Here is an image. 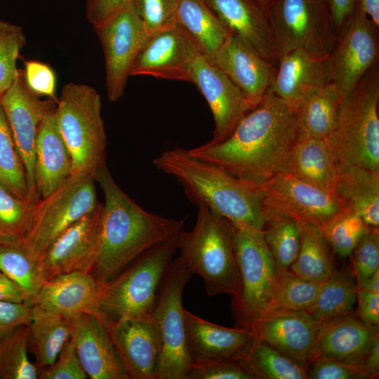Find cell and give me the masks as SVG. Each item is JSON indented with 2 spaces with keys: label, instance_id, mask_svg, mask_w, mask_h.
<instances>
[{
  "label": "cell",
  "instance_id": "6da1fadb",
  "mask_svg": "<svg viewBox=\"0 0 379 379\" xmlns=\"http://www.w3.org/2000/svg\"><path fill=\"white\" fill-rule=\"evenodd\" d=\"M297 140L295 110L268 89L226 140L187 150L258 187L286 171Z\"/></svg>",
  "mask_w": 379,
  "mask_h": 379
},
{
  "label": "cell",
  "instance_id": "7a4b0ae2",
  "mask_svg": "<svg viewBox=\"0 0 379 379\" xmlns=\"http://www.w3.org/2000/svg\"><path fill=\"white\" fill-rule=\"evenodd\" d=\"M104 195L96 254L88 274L100 284L152 246L175 236L185 219L147 211L125 193L104 162L94 174Z\"/></svg>",
  "mask_w": 379,
  "mask_h": 379
},
{
  "label": "cell",
  "instance_id": "3957f363",
  "mask_svg": "<svg viewBox=\"0 0 379 379\" xmlns=\"http://www.w3.org/2000/svg\"><path fill=\"white\" fill-rule=\"evenodd\" d=\"M153 164L173 176L194 205L205 204L235 227L263 230L266 218L258 187L192 156L182 147L162 152Z\"/></svg>",
  "mask_w": 379,
  "mask_h": 379
},
{
  "label": "cell",
  "instance_id": "277c9868",
  "mask_svg": "<svg viewBox=\"0 0 379 379\" xmlns=\"http://www.w3.org/2000/svg\"><path fill=\"white\" fill-rule=\"evenodd\" d=\"M196 206L198 212L194 228L177 234L179 258L194 275L203 279L208 295L227 293L233 300L239 290L234 226L205 204Z\"/></svg>",
  "mask_w": 379,
  "mask_h": 379
},
{
  "label": "cell",
  "instance_id": "5b68a950",
  "mask_svg": "<svg viewBox=\"0 0 379 379\" xmlns=\"http://www.w3.org/2000/svg\"><path fill=\"white\" fill-rule=\"evenodd\" d=\"M379 65L341 97L334 127L325 139L336 163L379 171Z\"/></svg>",
  "mask_w": 379,
  "mask_h": 379
},
{
  "label": "cell",
  "instance_id": "8992f818",
  "mask_svg": "<svg viewBox=\"0 0 379 379\" xmlns=\"http://www.w3.org/2000/svg\"><path fill=\"white\" fill-rule=\"evenodd\" d=\"M177 234L147 250L115 277L100 284L98 307L103 324L151 316L178 250Z\"/></svg>",
  "mask_w": 379,
  "mask_h": 379
},
{
  "label": "cell",
  "instance_id": "52a82bcc",
  "mask_svg": "<svg viewBox=\"0 0 379 379\" xmlns=\"http://www.w3.org/2000/svg\"><path fill=\"white\" fill-rule=\"evenodd\" d=\"M101 109V97L94 88L74 82L62 87L54 113L72 158V174L93 177L105 162L107 142Z\"/></svg>",
  "mask_w": 379,
  "mask_h": 379
},
{
  "label": "cell",
  "instance_id": "ba28073f",
  "mask_svg": "<svg viewBox=\"0 0 379 379\" xmlns=\"http://www.w3.org/2000/svg\"><path fill=\"white\" fill-rule=\"evenodd\" d=\"M90 175L72 174L48 195L30 205L20 246L39 264L55 239L98 204Z\"/></svg>",
  "mask_w": 379,
  "mask_h": 379
},
{
  "label": "cell",
  "instance_id": "9c48e42d",
  "mask_svg": "<svg viewBox=\"0 0 379 379\" xmlns=\"http://www.w3.org/2000/svg\"><path fill=\"white\" fill-rule=\"evenodd\" d=\"M266 10L277 58L296 49L327 57L336 39L327 0H271Z\"/></svg>",
  "mask_w": 379,
  "mask_h": 379
},
{
  "label": "cell",
  "instance_id": "30bf717a",
  "mask_svg": "<svg viewBox=\"0 0 379 379\" xmlns=\"http://www.w3.org/2000/svg\"><path fill=\"white\" fill-rule=\"evenodd\" d=\"M234 244L239 290L232 314L235 326L248 328L267 312L278 272L262 230L234 227Z\"/></svg>",
  "mask_w": 379,
  "mask_h": 379
},
{
  "label": "cell",
  "instance_id": "8fae6325",
  "mask_svg": "<svg viewBox=\"0 0 379 379\" xmlns=\"http://www.w3.org/2000/svg\"><path fill=\"white\" fill-rule=\"evenodd\" d=\"M193 275L178 257L169 266L159 291L151 314L161 342L157 379H186L191 367L182 300Z\"/></svg>",
  "mask_w": 379,
  "mask_h": 379
},
{
  "label": "cell",
  "instance_id": "7c38bea8",
  "mask_svg": "<svg viewBox=\"0 0 379 379\" xmlns=\"http://www.w3.org/2000/svg\"><path fill=\"white\" fill-rule=\"evenodd\" d=\"M378 29L357 2L353 15L337 34L324 60L326 84L334 87L341 97L378 64Z\"/></svg>",
  "mask_w": 379,
  "mask_h": 379
},
{
  "label": "cell",
  "instance_id": "4fadbf2b",
  "mask_svg": "<svg viewBox=\"0 0 379 379\" xmlns=\"http://www.w3.org/2000/svg\"><path fill=\"white\" fill-rule=\"evenodd\" d=\"M265 218L270 216L295 219L321 228L350 207L339 197L329 195L281 172L258 187Z\"/></svg>",
  "mask_w": 379,
  "mask_h": 379
},
{
  "label": "cell",
  "instance_id": "5bb4252c",
  "mask_svg": "<svg viewBox=\"0 0 379 379\" xmlns=\"http://www.w3.org/2000/svg\"><path fill=\"white\" fill-rule=\"evenodd\" d=\"M93 27L103 52L107 98L115 102L124 93L133 65L148 34L133 4Z\"/></svg>",
  "mask_w": 379,
  "mask_h": 379
},
{
  "label": "cell",
  "instance_id": "9a60e30c",
  "mask_svg": "<svg viewBox=\"0 0 379 379\" xmlns=\"http://www.w3.org/2000/svg\"><path fill=\"white\" fill-rule=\"evenodd\" d=\"M25 85L22 72L18 73L11 87L0 97L13 140L25 173L30 204L38 201L35 182V147L41 122L53 111L56 101L42 100Z\"/></svg>",
  "mask_w": 379,
  "mask_h": 379
},
{
  "label": "cell",
  "instance_id": "2e32d148",
  "mask_svg": "<svg viewBox=\"0 0 379 379\" xmlns=\"http://www.w3.org/2000/svg\"><path fill=\"white\" fill-rule=\"evenodd\" d=\"M190 79L204 97L213 117L215 128L209 142L224 141L253 107L229 77L199 51L191 64Z\"/></svg>",
  "mask_w": 379,
  "mask_h": 379
},
{
  "label": "cell",
  "instance_id": "e0dca14e",
  "mask_svg": "<svg viewBox=\"0 0 379 379\" xmlns=\"http://www.w3.org/2000/svg\"><path fill=\"white\" fill-rule=\"evenodd\" d=\"M197 51L187 34L176 23L147 36L135 60L131 76L191 83V64Z\"/></svg>",
  "mask_w": 379,
  "mask_h": 379
},
{
  "label": "cell",
  "instance_id": "ac0fdd59",
  "mask_svg": "<svg viewBox=\"0 0 379 379\" xmlns=\"http://www.w3.org/2000/svg\"><path fill=\"white\" fill-rule=\"evenodd\" d=\"M102 209L98 202L50 245L39 262L45 281L74 271L88 273L97 251Z\"/></svg>",
  "mask_w": 379,
  "mask_h": 379
},
{
  "label": "cell",
  "instance_id": "d6986e66",
  "mask_svg": "<svg viewBox=\"0 0 379 379\" xmlns=\"http://www.w3.org/2000/svg\"><path fill=\"white\" fill-rule=\"evenodd\" d=\"M104 324L129 379H157L161 342L152 317Z\"/></svg>",
  "mask_w": 379,
  "mask_h": 379
},
{
  "label": "cell",
  "instance_id": "ffe728a7",
  "mask_svg": "<svg viewBox=\"0 0 379 379\" xmlns=\"http://www.w3.org/2000/svg\"><path fill=\"white\" fill-rule=\"evenodd\" d=\"M378 335V328L365 324L352 313L321 322L307 365L326 360L360 365Z\"/></svg>",
  "mask_w": 379,
  "mask_h": 379
},
{
  "label": "cell",
  "instance_id": "44dd1931",
  "mask_svg": "<svg viewBox=\"0 0 379 379\" xmlns=\"http://www.w3.org/2000/svg\"><path fill=\"white\" fill-rule=\"evenodd\" d=\"M213 62L242 92L253 108L269 89L275 70L274 65L233 34L218 51Z\"/></svg>",
  "mask_w": 379,
  "mask_h": 379
},
{
  "label": "cell",
  "instance_id": "7402d4cb",
  "mask_svg": "<svg viewBox=\"0 0 379 379\" xmlns=\"http://www.w3.org/2000/svg\"><path fill=\"white\" fill-rule=\"evenodd\" d=\"M70 319V338L88 377L129 379L102 321L90 314H81Z\"/></svg>",
  "mask_w": 379,
  "mask_h": 379
},
{
  "label": "cell",
  "instance_id": "603a6c76",
  "mask_svg": "<svg viewBox=\"0 0 379 379\" xmlns=\"http://www.w3.org/2000/svg\"><path fill=\"white\" fill-rule=\"evenodd\" d=\"M319 321L307 313L291 310L269 311L250 328L253 338L307 366Z\"/></svg>",
  "mask_w": 379,
  "mask_h": 379
},
{
  "label": "cell",
  "instance_id": "cb8c5ba5",
  "mask_svg": "<svg viewBox=\"0 0 379 379\" xmlns=\"http://www.w3.org/2000/svg\"><path fill=\"white\" fill-rule=\"evenodd\" d=\"M186 347L192 365L240 358L252 342L250 328H227L185 310Z\"/></svg>",
  "mask_w": 379,
  "mask_h": 379
},
{
  "label": "cell",
  "instance_id": "d4e9b609",
  "mask_svg": "<svg viewBox=\"0 0 379 379\" xmlns=\"http://www.w3.org/2000/svg\"><path fill=\"white\" fill-rule=\"evenodd\" d=\"M100 283L85 272L57 275L43 284L29 305L59 313L67 318L90 314L101 321L98 307Z\"/></svg>",
  "mask_w": 379,
  "mask_h": 379
},
{
  "label": "cell",
  "instance_id": "484cf974",
  "mask_svg": "<svg viewBox=\"0 0 379 379\" xmlns=\"http://www.w3.org/2000/svg\"><path fill=\"white\" fill-rule=\"evenodd\" d=\"M231 34L276 66L277 53L266 8L257 0H206Z\"/></svg>",
  "mask_w": 379,
  "mask_h": 379
},
{
  "label": "cell",
  "instance_id": "4316f807",
  "mask_svg": "<svg viewBox=\"0 0 379 379\" xmlns=\"http://www.w3.org/2000/svg\"><path fill=\"white\" fill-rule=\"evenodd\" d=\"M325 84L324 60L296 49L278 58L269 90L295 110L309 94Z\"/></svg>",
  "mask_w": 379,
  "mask_h": 379
},
{
  "label": "cell",
  "instance_id": "83f0119b",
  "mask_svg": "<svg viewBox=\"0 0 379 379\" xmlns=\"http://www.w3.org/2000/svg\"><path fill=\"white\" fill-rule=\"evenodd\" d=\"M54 110L43 119L36 140L35 182L40 198L53 192L72 173V158L58 128Z\"/></svg>",
  "mask_w": 379,
  "mask_h": 379
},
{
  "label": "cell",
  "instance_id": "f1b7e54d",
  "mask_svg": "<svg viewBox=\"0 0 379 379\" xmlns=\"http://www.w3.org/2000/svg\"><path fill=\"white\" fill-rule=\"evenodd\" d=\"M285 172L324 193L336 196L337 163L325 139L298 140Z\"/></svg>",
  "mask_w": 379,
  "mask_h": 379
},
{
  "label": "cell",
  "instance_id": "f546056e",
  "mask_svg": "<svg viewBox=\"0 0 379 379\" xmlns=\"http://www.w3.org/2000/svg\"><path fill=\"white\" fill-rule=\"evenodd\" d=\"M335 194L370 227H379V171L337 163Z\"/></svg>",
  "mask_w": 379,
  "mask_h": 379
},
{
  "label": "cell",
  "instance_id": "4dcf8cb0",
  "mask_svg": "<svg viewBox=\"0 0 379 379\" xmlns=\"http://www.w3.org/2000/svg\"><path fill=\"white\" fill-rule=\"evenodd\" d=\"M177 23L208 60L213 58L231 35L206 0H180Z\"/></svg>",
  "mask_w": 379,
  "mask_h": 379
},
{
  "label": "cell",
  "instance_id": "1f68e13d",
  "mask_svg": "<svg viewBox=\"0 0 379 379\" xmlns=\"http://www.w3.org/2000/svg\"><path fill=\"white\" fill-rule=\"evenodd\" d=\"M71 319L59 313L32 305L27 350L37 368L52 364L70 338Z\"/></svg>",
  "mask_w": 379,
  "mask_h": 379
},
{
  "label": "cell",
  "instance_id": "d6a6232c",
  "mask_svg": "<svg viewBox=\"0 0 379 379\" xmlns=\"http://www.w3.org/2000/svg\"><path fill=\"white\" fill-rule=\"evenodd\" d=\"M340 99L328 84L309 94L295 109L298 140L326 139L334 127Z\"/></svg>",
  "mask_w": 379,
  "mask_h": 379
},
{
  "label": "cell",
  "instance_id": "836d02e7",
  "mask_svg": "<svg viewBox=\"0 0 379 379\" xmlns=\"http://www.w3.org/2000/svg\"><path fill=\"white\" fill-rule=\"evenodd\" d=\"M254 379H307V366L253 338L239 359Z\"/></svg>",
  "mask_w": 379,
  "mask_h": 379
},
{
  "label": "cell",
  "instance_id": "e575fe53",
  "mask_svg": "<svg viewBox=\"0 0 379 379\" xmlns=\"http://www.w3.org/2000/svg\"><path fill=\"white\" fill-rule=\"evenodd\" d=\"M330 248L319 227L302 223L299 252L288 270L307 280L323 281L327 279L336 271Z\"/></svg>",
  "mask_w": 379,
  "mask_h": 379
},
{
  "label": "cell",
  "instance_id": "d590c367",
  "mask_svg": "<svg viewBox=\"0 0 379 379\" xmlns=\"http://www.w3.org/2000/svg\"><path fill=\"white\" fill-rule=\"evenodd\" d=\"M357 286L347 272L335 271L324 280L307 314L319 323L352 313Z\"/></svg>",
  "mask_w": 379,
  "mask_h": 379
},
{
  "label": "cell",
  "instance_id": "8d00e7d4",
  "mask_svg": "<svg viewBox=\"0 0 379 379\" xmlns=\"http://www.w3.org/2000/svg\"><path fill=\"white\" fill-rule=\"evenodd\" d=\"M262 232L278 274L288 270L299 252L302 223L293 218L270 216Z\"/></svg>",
  "mask_w": 379,
  "mask_h": 379
},
{
  "label": "cell",
  "instance_id": "74e56055",
  "mask_svg": "<svg viewBox=\"0 0 379 379\" xmlns=\"http://www.w3.org/2000/svg\"><path fill=\"white\" fill-rule=\"evenodd\" d=\"M323 281L303 279L290 270L279 273L267 312L291 310L307 314Z\"/></svg>",
  "mask_w": 379,
  "mask_h": 379
},
{
  "label": "cell",
  "instance_id": "f35d334b",
  "mask_svg": "<svg viewBox=\"0 0 379 379\" xmlns=\"http://www.w3.org/2000/svg\"><path fill=\"white\" fill-rule=\"evenodd\" d=\"M0 185L31 204L24 166L0 100Z\"/></svg>",
  "mask_w": 379,
  "mask_h": 379
},
{
  "label": "cell",
  "instance_id": "ab89813d",
  "mask_svg": "<svg viewBox=\"0 0 379 379\" xmlns=\"http://www.w3.org/2000/svg\"><path fill=\"white\" fill-rule=\"evenodd\" d=\"M29 325L0 338V379H36L38 368L27 357Z\"/></svg>",
  "mask_w": 379,
  "mask_h": 379
},
{
  "label": "cell",
  "instance_id": "60d3db41",
  "mask_svg": "<svg viewBox=\"0 0 379 379\" xmlns=\"http://www.w3.org/2000/svg\"><path fill=\"white\" fill-rule=\"evenodd\" d=\"M0 271L25 291L29 301L45 283L38 262L21 246L0 244Z\"/></svg>",
  "mask_w": 379,
  "mask_h": 379
},
{
  "label": "cell",
  "instance_id": "b9f144b4",
  "mask_svg": "<svg viewBox=\"0 0 379 379\" xmlns=\"http://www.w3.org/2000/svg\"><path fill=\"white\" fill-rule=\"evenodd\" d=\"M372 228L350 206L320 230L340 258L350 256L360 238Z\"/></svg>",
  "mask_w": 379,
  "mask_h": 379
},
{
  "label": "cell",
  "instance_id": "7bdbcfd3",
  "mask_svg": "<svg viewBox=\"0 0 379 379\" xmlns=\"http://www.w3.org/2000/svg\"><path fill=\"white\" fill-rule=\"evenodd\" d=\"M30 205L0 185V244L20 246L28 222Z\"/></svg>",
  "mask_w": 379,
  "mask_h": 379
},
{
  "label": "cell",
  "instance_id": "ee69618b",
  "mask_svg": "<svg viewBox=\"0 0 379 379\" xmlns=\"http://www.w3.org/2000/svg\"><path fill=\"white\" fill-rule=\"evenodd\" d=\"M27 40L22 27L0 20V97L17 77V60Z\"/></svg>",
  "mask_w": 379,
  "mask_h": 379
},
{
  "label": "cell",
  "instance_id": "f6af8a7d",
  "mask_svg": "<svg viewBox=\"0 0 379 379\" xmlns=\"http://www.w3.org/2000/svg\"><path fill=\"white\" fill-rule=\"evenodd\" d=\"M180 0H133V6L148 36L177 23Z\"/></svg>",
  "mask_w": 379,
  "mask_h": 379
},
{
  "label": "cell",
  "instance_id": "bcb514c9",
  "mask_svg": "<svg viewBox=\"0 0 379 379\" xmlns=\"http://www.w3.org/2000/svg\"><path fill=\"white\" fill-rule=\"evenodd\" d=\"M357 286L379 270V231L372 228L364 234L351 255Z\"/></svg>",
  "mask_w": 379,
  "mask_h": 379
},
{
  "label": "cell",
  "instance_id": "7dc6e473",
  "mask_svg": "<svg viewBox=\"0 0 379 379\" xmlns=\"http://www.w3.org/2000/svg\"><path fill=\"white\" fill-rule=\"evenodd\" d=\"M87 377L70 338L52 364L38 368V378L41 379H85Z\"/></svg>",
  "mask_w": 379,
  "mask_h": 379
},
{
  "label": "cell",
  "instance_id": "c3c4849f",
  "mask_svg": "<svg viewBox=\"0 0 379 379\" xmlns=\"http://www.w3.org/2000/svg\"><path fill=\"white\" fill-rule=\"evenodd\" d=\"M186 379H254V377L241 361L225 359L192 365Z\"/></svg>",
  "mask_w": 379,
  "mask_h": 379
},
{
  "label": "cell",
  "instance_id": "681fc988",
  "mask_svg": "<svg viewBox=\"0 0 379 379\" xmlns=\"http://www.w3.org/2000/svg\"><path fill=\"white\" fill-rule=\"evenodd\" d=\"M24 66L22 75L27 88L39 97L46 96L58 102L54 70L48 65L38 60L25 61Z\"/></svg>",
  "mask_w": 379,
  "mask_h": 379
},
{
  "label": "cell",
  "instance_id": "f907efd6",
  "mask_svg": "<svg viewBox=\"0 0 379 379\" xmlns=\"http://www.w3.org/2000/svg\"><path fill=\"white\" fill-rule=\"evenodd\" d=\"M307 370L309 378L312 379H367L364 368L356 364L340 361L326 360L314 362Z\"/></svg>",
  "mask_w": 379,
  "mask_h": 379
},
{
  "label": "cell",
  "instance_id": "816d5d0a",
  "mask_svg": "<svg viewBox=\"0 0 379 379\" xmlns=\"http://www.w3.org/2000/svg\"><path fill=\"white\" fill-rule=\"evenodd\" d=\"M31 317L30 305L0 301V338L20 326L29 325Z\"/></svg>",
  "mask_w": 379,
  "mask_h": 379
},
{
  "label": "cell",
  "instance_id": "f5cc1de1",
  "mask_svg": "<svg viewBox=\"0 0 379 379\" xmlns=\"http://www.w3.org/2000/svg\"><path fill=\"white\" fill-rule=\"evenodd\" d=\"M133 0H86V15L93 26L107 20L133 4Z\"/></svg>",
  "mask_w": 379,
  "mask_h": 379
},
{
  "label": "cell",
  "instance_id": "db71d44e",
  "mask_svg": "<svg viewBox=\"0 0 379 379\" xmlns=\"http://www.w3.org/2000/svg\"><path fill=\"white\" fill-rule=\"evenodd\" d=\"M357 317L365 324L379 327V293L357 288Z\"/></svg>",
  "mask_w": 379,
  "mask_h": 379
},
{
  "label": "cell",
  "instance_id": "11a10c76",
  "mask_svg": "<svg viewBox=\"0 0 379 379\" xmlns=\"http://www.w3.org/2000/svg\"><path fill=\"white\" fill-rule=\"evenodd\" d=\"M328 4L337 34L353 15L357 0H327Z\"/></svg>",
  "mask_w": 379,
  "mask_h": 379
},
{
  "label": "cell",
  "instance_id": "9f6ffc18",
  "mask_svg": "<svg viewBox=\"0 0 379 379\" xmlns=\"http://www.w3.org/2000/svg\"><path fill=\"white\" fill-rule=\"evenodd\" d=\"M29 300L25 291L0 271V301L27 303Z\"/></svg>",
  "mask_w": 379,
  "mask_h": 379
},
{
  "label": "cell",
  "instance_id": "6f0895ef",
  "mask_svg": "<svg viewBox=\"0 0 379 379\" xmlns=\"http://www.w3.org/2000/svg\"><path fill=\"white\" fill-rule=\"evenodd\" d=\"M360 366L364 368L368 378H375L379 373V335L376 337L365 354Z\"/></svg>",
  "mask_w": 379,
  "mask_h": 379
},
{
  "label": "cell",
  "instance_id": "680465c9",
  "mask_svg": "<svg viewBox=\"0 0 379 379\" xmlns=\"http://www.w3.org/2000/svg\"><path fill=\"white\" fill-rule=\"evenodd\" d=\"M357 3L375 27L379 28V0H357Z\"/></svg>",
  "mask_w": 379,
  "mask_h": 379
},
{
  "label": "cell",
  "instance_id": "91938a15",
  "mask_svg": "<svg viewBox=\"0 0 379 379\" xmlns=\"http://www.w3.org/2000/svg\"><path fill=\"white\" fill-rule=\"evenodd\" d=\"M357 288H362L368 291L379 293V270L365 279Z\"/></svg>",
  "mask_w": 379,
  "mask_h": 379
},
{
  "label": "cell",
  "instance_id": "94428289",
  "mask_svg": "<svg viewBox=\"0 0 379 379\" xmlns=\"http://www.w3.org/2000/svg\"><path fill=\"white\" fill-rule=\"evenodd\" d=\"M257 1L265 8H267V5L271 1V0H257Z\"/></svg>",
  "mask_w": 379,
  "mask_h": 379
}]
</instances>
